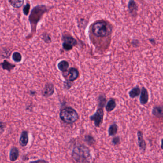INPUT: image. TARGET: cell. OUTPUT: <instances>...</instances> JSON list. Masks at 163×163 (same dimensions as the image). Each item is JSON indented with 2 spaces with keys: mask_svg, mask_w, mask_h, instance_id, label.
Instances as JSON below:
<instances>
[{
  "mask_svg": "<svg viewBox=\"0 0 163 163\" xmlns=\"http://www.w3.org/2000/svg\"><path fill=\"white\" fill-rule=\"evenodd\" d=\"M137 137H138V146L139 148L142 150L143 151H145L146 148V143L143 139V134L142 132L139 131L137 132Z\"/></svg>",
  "mask_w": 163,
  "mask_h": 163,
  "instance_id": "30bf717a",
  "label": "cell"
},
{
  "mask_svg": "<svg viewBox=\"0 0 163 163\" xmlns=\"http://www.w3.org/2000/svg\"><path fill=\"white\" fill-rule=\"evenodd\" d=\"M116 107V103L115 100L113 98H111L109 100L106 104L105 108L107 112H111L114 110Z\"/></svg>",
  "mask_w": 163,
  "mask_h": 163,
  "instance_id": "5bb4252c",
  "label": "cell"
},
{
  "mask_svg": "<svg viewBox=\"0 0 163 163\" xmlns=\"http://www.w3.org/2000/svg\"><path fill=\"white\" fill-rule=\"evenodd\" d=\"M152 114L157 118H161L163 117V107L156 106L153 109L152 111Z\"/></svg>",
  "mask_w": 163,
  "mask_h": 163,
  "instance_id": "7c38bea8",
  "label": "cell"
},
{
  "mask_svg": "<svg viewBox=\"0 0 163 163\" xmlns=\"http://www.w3.org/2000/svg\"><path fill=\"white\" fill-rule=\"evenodd\" d=\"M111 26L104 21H98L94 23L92 27V32L98 37H105L109 36L112 32Z\"/></svg>",
  "mask_w": 163,
  "mask_h": 163,
  "instance_id": "7a4b0ae2",
  "label": "cell"
},
{
  "mask_svg": "<svg viewBox=\"0 0 163 163\" xmlns=\"http://www.w3.org/2000/svg\"><path fill=\"white\" fill-rule=\"evenodd\" d=\"M128 9L132 14H135L137 12L138 6L134 0H130L128 3Z\"/></svg>",
  "mask_w": 163,
  "mask_h": 163,
  "instance_id": "2e32d148",
  "label": "cell"
},
{
  "mask_svg": "<svg viewBox=\"0 0 163 163\" xmlns=\"http://www.w3.org/2000/svg\"><path fill=\"white\" fill-rule=\"evenodd\" d=\"M72 156L76 163H93L90 149L83 145L76 146L73 149Z\"/></svg>",
  "mask_w": 163,
  "mask_h": 163,
  "instance_id": "6da1fadb",
  "label": "cell"
},
{
  "mask_svg": "<svg viewBox=\"0 0 163 163\" xmlns=\"http://www.w3.org/2000/svg\"><path fill=\"white\" fill-rule=\"evenodd\" d=\"M1 66L2 68L5 70L10 72L11 70L14 69V68L16 67V65L12 64V63H10V62L7 61V60H5L1 63Z\"/></svg>",
  "mask_w": 163,
  "mask_h": 163,
  "instance_id": "e0dca14e",
  "label": "cell"
},
{
  "mask_svg": "<svg viewBox=\"0 0 163 163\" xmlns=\"http://www.w3.org/2000/svg\"><path fill=\"white\" fill-rule=\"evenodd\" d=\"M68 80L70 82H73L77 80L79 76V72L75 68H70L69 71L68 75Z\"/></svg>",
  "mask_w": 163,
  "mask_h": 163,
  "instance_id": "ba28073f",
  "label": "cell"
},
{
  "mask_svg": "<svg viewBox=\"0 0 163 163\" xmlns=\"http://www.w3.org/2000/svg\"><path fill=\"white\" fill-rule=\"evenodd\" d=\"M19 154V153L18 149L16 147H12L10 150V154H9L10 160L13 162L16 161L18 158Z\"/></svg>",
  "mask_w": 163,
  "mask_h": 163,
  "instance_id": "4fadbf2b",
  "label": "cell"
},
{
  "mask_svg": "<svg viewBox=\"0 0 163 163\" xmlns=\"http://www.w3.org/2000/svg\"><path fill=\"white\" fill-rule=\"evenodd\" d=\"M30 163H48L47 161H45L44 160H37L36 161H34V162H31Z\"/></svg>",
  "mask_w": 163,
  "mask_h": 163,
  "instance_id": "4316f807",
  "label": "cell"
},
{
  "mask_svg": "<svg viewBox=\"0 0 163 163\" xmlns=\"http://www.w3.org/2000/svg\"><path fill=\"white\" fill-rule=\"evenodd\" d=\"M28 132L26 131H24L22 132L21 136H20V140H19V143L20 145L22 147H25L27 146L28 143Z\"/></svg>",
  "mask_w": 163,
  "mask_h": 163,
  "instance_id": "8fae6325",
  "label": "cell"
},
{
  "mask_svg": "<svg viewBox=\"0 0 163 163\" xmlns=\"http://www.w3.org/2000/svg\"><path fill=\"white\" fill-rule=\"evenodd\" d=\"M12 59L15 62L20 63L22 61V55H21L20 53L18 52H15L13 54Z\"/></svg>",
  "mask_w": 163,
  "mask_h": 163,
  "instance_id": "7402d4cb",
  "label": "cell"
},
{
  "mask_svg": "<svg viewBox=\"0 0 163 163\" xmlns=\"http://www.w3.org/2000/svg\"><path fill=\"white\" fill-rule=\"evenodd\" d=\"M63 48L66 51H70L73 49V47L76 45L77 42L76 40L72 36H63L62 38Z\"/></svg>",
  "mask_w": 163,
  "mask_h": 163,
  "instance_id": "5b68a950",
  "label": "cell"
},
{
  "mask_svg": "<svg viewBox=\"0 0 163 163\" xmlns=\"http://www.w3.org/2000/svg\"><path fill=\"white\" fill-rule=\"evenodd\" d=\"M118 131V126L115 123L112 124L109 128L108 133L109 136H113L117 134Z\"/></svg>",
  "mask_w": 163,
  "mask_h": 163,
  "instance_id": "d6986e66",
  "label": "cell"
},
{
  "mask_svg": "<svg viewBox=\"0 0 163 163\" xmlns=\"http://www.w3.org/2000/svg\"><path fill=\"white\" fill-rule=\"evenodd\" d=\"M161 149H163V139H162V141H161Z\"/></svg>",
  "mask_w": 163,
  "mask_h": 163,
  "instance_id": "f546056e",
  "label": "cell"
},
{
  "mask_svg": "<svg viewBox=\"0 0 163 163\" xmlns=\"http://www.w3.org/2000/svg\"><path fill=\"white\" fill-rule=\"evenodd\" d=\"M120 141V138L119 136H116L113 138V140H112V143H113L114 145H118Z\"/></svg>",
  "mask_w": 163,
  "mask_h": 163,
  "instance_id": "d4e9b609",
  "label": "cell"
},
{
  "mask_svg": "<svg viewBox=\"0 0 163 163\" xmlns=\"http://www.w3.org/2000/svg\"><path fill=\"white\" fill-rule=\"evenodd\" d=\"M85 141L89 145H91L95 143V140L92 136L87 135L85 136Z\"/></svg>",
  "mask_w": 163,
  "mask_h": 163,
  "instance_id": "603a6c76",
  "label": "cell"
},
{
  "mask_svg": "<svg viewBox=\"0 0 163 163\" xmlns=\"http://www.w3.org/2000/svg\"><path fill=\"white\" fill-rule=\"evenodd\" d=\"M42 39L47 44H49L51 42V39L49 35L46 34H44L42 35Z\"/></svg>",
  "mask_w": 163,
  "mask_h": 163,
  "instance_id": "cb8c5ba5",
  "label": "cell"
},
{
  "mask_svg": "<svg viewBox=\"0 0 163 163\" xmlns=\"http://www.w3.org/2000/svg\"><path fill=\"white\" fill-rule=\"evenodd\" d=\"M55 92L54 85L51 83H48L45 85L42 91V95L45 97H49L52 96Z\"/></svg>",
  "mask_w": 163,
  "mask_h": 163,
  "instance_id": "52a82bcc",
  "label": "cell"
},
{
  "mask_svg": "<svg viewBox=\"0 0 163 163\" xmlns=\"http://www.w3.org/2000/svg\"><path fill=\"white\" fill-rule=\"evenodd\" d=\"M141 90L138 86L134 87L129 92V95L132 98H135L136 97L140 95Z\"/></svg>",
  "mask_w": 163,
  "mask_h": 163,
  "instance_id": "ac0fdd59",
  "label": "cell"
},
{
  "mask_svg": "<svg viewBox=\"0 0 163 163\" xmlns=\"http://www.w3.org/2000/svg\"><path fill=\"white\" fill-rule=\"evenodd\" d=\"M30 9V5L28 4L24 8V13L25 15H28V14L29 11Z\"/></svg>",
  "mask_w": 163,
  "mask_h": 163,
  "instance_id": "484cf974",
  "label": "cell"
},
{
  "mask_svg": "<svg viewBox=\"0 0 163 163\" xmlns=\"http://www.w3.org/2000/svg\"><path fill=\"white\" fill-rule=\"evenodd\" d=\"M106 102V97L103 95L99 96L98 98V107L100 108H102L105 106Z\"/></svg>",
  "mask_w": 163,
  "mask_h": 163,
  "instance_id": "44dd1931",
  "label": "cell"
},
{
  "mask_svg": "<svg viewBox=\"0 0 163 163\" xmlns=\"http://www.w3.org/2000/svg\"><path fill=\"white\" fill-rule=\"evenodd\" d=\"M35 8L36 9L37 14H36L35 12L33 10L32 12V14L30 17V22H31L32 24H36L40 18L42 14H43L45 12V10L44 9L43 10L44 8L42 7H36Z\"/></svg>",
  "mask_w": 163,
  "mask_h": 163,
  "instance_id": "8992f818",
  "label": "cell"
},
{
  "mask_svg": "<svg viewBox=\"0 0 163 163\" xmlns=\"http://www.w3.org/2000/svg\"><path fill=\"white\" fill-rule=\"evenodd\" d=\"M69 67V63L68 61H65V60L60 61L57 64V67H58V69L63 72L67 71Z\"/></svg>",
  "mask_w": 163,
  "mask_h": 163,
  "instance_id": "9a60e30c",
  "label": "cell"
},
{
  "mask_svg": "<svg viewBox=\"0 0 163 163\" xmlns=\"http://www.w3.org/2000/svg\"><path fill=\"white\" fill-rule=\"evenodd\" d=\"M59 117L62 121L68 124H73L79 118L77 111L70 107L65 108L61 110Z\"/></svg>",
  "mask_w": 163,
  "mask_h": 163,
  "instance_id": "3957f363",
  "label": "cell"
},
{
  "mask_svg": "<svg viewBox=\"0 0 163 163\" xmlns=\"http://www.w3.org/2000/svg\"><path fill=\"white\" fill-rule=\"evenodd\" d=\"M149 100V95L147 89L143 87L140 97V102L142 105H145L147 103Z\"/></svg>",
  "mask_w": 163,
  "mask_h": 163,
  "instance_id": "9c48e42d",
  "label": "cell"
},
{
  "mask_svg": "<svg viewBox=\"0 0 163 163\" xmlns=\"http://www.w3.org/2000/svg\"><path fill=\"white\" fill-rule=\"evenodd\" d=\"M30 95L31 96H34V95H35V94H36V92L35 91H30Z\"/></svg>",
  "mask_w": 163,
  "mask_h": 163,
  "instance_id": "f1b7e54d",
  "label": "cell"
},
{
  "mask_svg": "<svg viewBox=\"0 0 163 163\" xmlns=\"http://www.w3.org/2000/svg\"><path fill=\"white\" fill-rule=\"evenodd\" d=\"M4 129V123L1 122V133H2V130Z\"/></svg>",
  "mask_w": 163,
  "mask_h": 163,
  "instance_id": "83f0119b",
  "label": "cell"
},
{
  "mask_svg": "<svg viewBox=\"0 0 163 163\" xmlns=\"http://www.w3.org/2000/svg\"><path fill=\"white\" fill-rule=\"evenodd\" d=\"M103 116L104 112L103 109L102 108H98L95 113L90 116V119L91 121L94 122L96 127H99L103 122Z\"/></svg>",
  "mask_w": 163,
  "mask_h": 163,
  "instance_id": "277c9868",
  "label": "cell"
},
{
  "mask_svg": "<svg viewBox=\"0 0 163 163\" xmlns=\"http://www.w3.org/2000/svg\"><path fill=\"white\" fill-rule=\"evenodd\" d=\"M11 5L14 8H19L23 5L24 0H10Z\"/></svg>",
  "mask_w": 163,
  "mask_h": 163,
  "instance_id": "ffe728a7",
  "label": "cell"
}]
</instances>
